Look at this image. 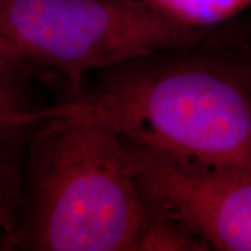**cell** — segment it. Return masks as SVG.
I'll return each mask as SVG.
<instances>
[{
    "instance_id": "6da1fadb",
    "label": "cell",
    "mask_w": 251,
    "mask_h": 251,
    "mask_svg": "<svg viewBox=\"0 0 251 251\" xmlns=\"http://www.w3.org/2000/svg\"><path fill=\"white\" fill-rule=\"evenodd\" d=\"M194 45L95 73L87 91L54 105L92 117L175 169L251 179V67Z\"/></svg>"
},
{
    "instance_id": "7a4b0ae2",
    "label": "cell",
    "mask_w": 251,
    "mask_h": 251,
    "mask_svg": "<svg viewBox=\"0 0 251 251\" xmlns=\"http://www.w3.org/2000/svg\"><path fill=\"white\" fill-rule=\"evenodd\" d=\"M23 211L14 244L38 251H135L150 221L120 134L53 106L25 143Z\"/></svg>"
},
{
    "instance_id": "3957f363",
    "label": "cell",
    "mask_w": 251,
    "mask_h": 251,
    "mask_svg": "<svg viewBox=\"0 0 251 251\" xmlns=\"http://www.w3.org/2000/svg\"><path fill=\"white\" fill-rule=\"evenodd\" d=\"M0 34L35 74H56L78 91L88 74L194 45L205 31L145 0H0Z\"/></svg>"
},
{
    "instance_id": "277c9868",
    "label": "cell",
    "mask_w": 251,
    "mask_h": 251,
    "mask_svg": "<svg viewBox=\"0 0 251 251\" xmlns=\"http://www.w3.org/2000/svg\"><path fill=\"white\" fill-rule=\"evenodd\" d=\"M148 212L186 230L204 250L251 251V179L175 169L130 145Z\"/></svg>"
},
{
    "instance_id": "5b68a950",
    "label": "cell",
    "mask_w": 251,
    "mask_h": 251,
    "mask_svg": "<svg viewBox=\"0 0 251 251\" xmlns=\"http://www.w3.org/2000/svg\"><path fill=\"white\" fill-rule=\"evenodd\" d=\"M34 73L0 56V147L25 145L29 135L49 116L50 106L35 103L27 90Z\"/></svg>"
},
{
    "instance_id": "8992f818",
    "label": "cell",
    "mask_w": 251,
    "mask_h": 251,
    "mask_svg": "<svg viewBox=\"0 0 251 251\" xmlns=\"http://www.w3.org/2000/svg\"><path fill=\"white\" fill-rule=\"evenodd\" d=\"M183 25L208 31L251 6V0H145Z\"/></svg>"
},
{
    "instance_id": "52a82bcc",
    "label": "cell",
    "mask_w": 251,
    "mask_h": 251,
    "mask_svg": "<svg viewBox=\"0 0 251 251\" xmlns=\"http://www.w3.org/2000/svg\"><path fill=\"white\" fill-rule=\"evenodd\" d=\"M14 237H16L14 224L10 219L4 201H1V198H0V249H1V246H6L9 242L14 244Z\"/></svg>"
},
{
    "instance_id": "ba28073f",
    "label": "cell",
    "mask_w": 251,
    "mask_h": 251,
    "mask_svg": "<svg viewBox=\"0 0 251 251\" xmlns=\"http://www.w3.org/2000/svg\"><path fill=\"white\" fill-rule=\"evenodd\" d=\"M0 56H3V57H7L10 60H13V62L18 63L20 66H23V67H25L27 70H29L31 73H34L29 67H28L25 63L23 62V59L20 57L17 54V52L13 49V46L10 45L9 42L4 39V36L0 34Z\"/></svg>"
},
{
    "instance_id": "9c48e42d",
    "label": "cell",
    "mask_w": 251,
    "mask_h": 251,
    "mask_svg": "<svg viewBox=\"0 0 251 251\" xmlns=\"http://www.w3.org/2000/svg\"><path fill=\"white\" fill-rule=\"evenodd\" d=\"M249 63H250V67H251V60H250V62H249Z\"/></svg>"
}]
</instances>
